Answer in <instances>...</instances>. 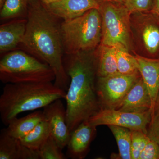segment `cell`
Masks as SVG:
<instances>
[{
    "mask_svg": "<svg viewBox=\"0 0 159 159\" xmlns=\"http://www.w3.org/2000/svg\"><path fill=\"white\" fill-rule=\"evenodd\" d=\"M25 34L21 45L29 54L47 63L55 75L54 84L68 90L70 78L65 69L61 24L41 0H30Z\"/></svg>",
    "mask_w": 159,
    "mask_h": 159,
    "instance_id": "1",
    "label": "cell"
},
{
    "mask_svg": "<svg viewBox=\"0 0 159 159\" xmlns=\"http://www.w3.org/2000/svg\"><path fill=\"white\" fill-rule=\"evenodd\" d=\"M94 51L63 57L65 69L70 78L65 99L67 124L70 132L101 109L97 92L98 60Z\"/></svg>",
    "mask_w": 159,
    "mask_h": 159,
    "instance_id": "2",
    "label": "cell"
},
{
    "mask_svg": "<svg viewBox=\"0 0 159 159\" xmlns=\"http://www.w3.org/2000/svg\"><path fill=\"white\" fill-rule=\"evenodd\" d=\"M66 94L52 82L6 84L0 97L1 120L8 125L20 114L44 108Z\"/></svg>",
    "mask_w": 159,
    "mask_h": 159,
    "instance_id": "3",
    "label": "cell"
},
{
    "mask_svg": "<svg viewBox=\"0 0 159 159\" xmlns=\"http://www.w3.org/2000/svg\"><path fill=\"white\" fill-rule=\"evenodd\" d=\"M66 55L95 51L101 43L102 20L99 9H94L61 24Z\"/></svg>",
    "mask_w": 159,
    "mask_h": 159,
    "instance_id": "4",
    "label": "cell"
},
{
    "mask_svg": "<svg viewBox=\"0 0 159 159\" xmlns=\"http://www.w3.org/2000/svg\"><path fill=\"white\" fill-rule=\"evenodd\" d=\"M55 79L48 65L25 51H10L0 61V80L5 84L52 82Z\"/></svg>",
    "mask_w": 159,
    "mask_h": 159,
    "instance_id": "5",
    "label": "cell"
},
{
    "mask_svg": "<svg viewBox=\"0 0 159 159\" xmlns=\"http://www.w3.org/2000/svg\"><path fill=\"white\" fill-rule=\"evenodd\" d=\"M102 20L100 44L112 46L130 52L134 51L131 31V13L123 4L99 0Z\"/></svg>",
    "mask_w": 159,
    "mask_h": 159,
    "instance_id": "6",
    "label": "cell"
},
{
    "mask_svg": "<svg viewBox=\"0 0 159 159\" xmlns=\"http://www.w3.org/2000/svg\"><path fill=\"white\" fill-rule=\"evenodd\" d=\"M146 12L131 13V31L134 54L156 58L159 51V25L152 15Z\"/></svg>",
    "mask_w": 159,
    "mask_h": 159,
    "instance_id": "7",
    "label": "cell"
},
{
    "mask_svg": "<svg viewBox=\"0 0 159 159\" xmlns=\"http://www.w3.org/2000/svg\"><path fill=\"white\" fill-rule=\"evenodd\" d=\"M140 76V74L128 75L118 72L97 77V92L101 109H117Z\"/></svg>",
    "mask_w": 159,
    "mask_h": 159,
    "instance_id": "8",
    "label": "cell"
},
{
    "mask_svg": "<svg viewBox=\"0 0 159 159\" xmlns=\"http://www.w3.org/2000/svg\"><path fill=\"white\" fill-rule=\"evenodd\" d=\"M152 119V112L125 111L114 109H101L88 121L94 126L116 125L131 130L141 131L147 134V129Z\"/></svg>",
    "mask_w": 159,
    "mask_h": 159,
    "instance_id": "9",
    "label": "cell"
},
{
    "mask_svg": "<svg viewBox=\"0 0 159 159\" xmlns=\"http://www.w3.org/2000/svg\"><path fill=\"white\" fill-rule=\"evenodd\" d=\"M44 119L51 129V135L61 149L66 147L71 132L66 122V110L61 99L51 102L43 108Z\"/></svg>",
    "mask_w": 159,
    "mask_h": 159,
    "instance_id": "10",
    "label": "cell"
},
{
    "mask_svg": "<svg viewBox=\"0 0 159 159\" xmlns=\"http://www.w3.org/2000/svg\"><path fill=\"white\" fill-rule=\"evenodd\" d=\"M97 134V127L88 120L80 123L73 131L67 145L66 157L72 159H83L87 155L91 143Z\"/></svg>",
    "mask_w": 159,
    "mask_h": 159,
    "instance_id": "11",
    "label": "cell"
},
{
    "mask_svg": "<svg viewBox=\"0 0 159 159\" xmlns=\"http://www.w3.org/2000/svg\"><path fill=\"white\" fill-rule=\"evenodd\" d=\"M54 16L63 20L73 19L91 9H99V0H58L46 5Z\"/></svg>",
    "mask_w": 159,
    "mask_h": 159,
    "instance_id": "12",
    "label": "cell"
},
{
    "mask_svg": "<svg viewBox=\"0 0 159 159\" xmlns=\"http://www.w3.org/2000/svg\"><path fill=\"white\" fill-rule=\"evenodd\" d=\"M134 54L139 73L150 95L152 116L159 91V58H148Z\"/></svg>",
    "mask_w": 159,
    "mask_h": 159,
    "instance_id": "13",
    "label": "cell"
},
{
    "mask_svg": "<svg viewBox=\"0 0 159 159\" xmlns=\"http://www.w3.org/2000/svg\"><path fill=\"white\" fill-rule=\"evenodd\" d=\"M151 108L150 95L145 82L140 76L117 109L125 111L141 112L151 111Z\"/></svg>",
    "mask_w": 159,
    "mask_h": 159,
    "instance_id": "14",
    "label": "cell"
},
{
    "mask_svg": "<svg viewBox=\"0 0 159 159\" xmlns=\"http://www.w3.org/2000/svg\"><path fill=\"white\" fill-rule=\"evenodd\" d=\"M26 18L15 19L0 26V53L13 51L22 43L26 30Z\"/></svg>",
    "mask_w": 159,
    "mask_h": 159,
    "instance_id": "15",
    "label": "cell"
},
{
    "mask_svg": "<svg viewBox=\"0 0 159 159\" xmlns=\"http://www.w3.org/2000/svg\"><path fill=\"white\" fill-rule=\"evenodd\" d=\"M0 159H39L37 151L23 145L20 139L11 136L6 128L0 134Z\"/></svg>",
    "mask_w": 159,
    "mask_h": 159,
    "instance_id": "16",
    "label": "cell"
},
{
    "mask_svg": "<svg viewBox=\"0 0 159 159\" xmlns=\"http://www.w3.org/2000/svg\"><path fill=\"white\" fill-rule=\"evenodd\" d=\"M44 119L43 112L35 111L22 118L16 117L12 119L6 129L11 136L20 139L34 129Z\"/></svg>",
    "mask_w": 159,
    "mask_h": 159,
    "instance_id": "17",
    "label": "cell"
},
{
    "mask_svg": "<svg viewBox=\"0 0 159 159\" xmlns=\"http://www.w3.org/2000/svg\"><path fill=\"white\" fill-rule=\"evenodd\" d=\"M99 47L98 51H96L98 60L97 77H105L118 73L116 48L101 44Z\"/></svg>",
    "mask_w": 159,
    "mask_h": 159,
    "instance_id": "18",
    "label": "cell"
},
{
    "mask_svg": "<svg viewBox=\"0 0 159 159\" xmlns=\"http://www.w3.org/2000/svg\"><path fill=\"white\" fill-rule=\"evenodd\" d=\"M51 134V127L44 119L30 132L20 139L26 147L37 151Z\"/></svg>",
    "mask_w": 159,
    "mask_h": 159,
    "instance_id": "19",
    "label": "cell"
},
{
    "mask_svg": "<svg viewBox=\"0 0 159 159\" xmlns=\"http://www.w3.org/2000/svg\"><path fill=\"white\" fill-rule=\"evenodd\" d=\"M30 0H6L1 9L2 20L27 17Z\"/></svg>",
    "mask_w": 159,
    "mask_h": 159,
    "instance_id": "20",
    "label": "cell"
},
{
    "mask_svg": "<svg viewBox=\"0 0 159 159\" xmlns=\"http://www.w3.org/2000/svg\"><path fill=\"white\" fill-rule=\"evenodd\" d=\"M116 141L119 148V158L132 159L131 130L116 125H108Z\"/></svg>",
    "mask_w": 159,
    "mask_h": 159,
    "instance_id": "21",
    "label": "cell"
},
{
    "mask_svg": "<svg viewBox=\"0 0 159 159\" xmlns=\"http://www.w3.org/2000/svg\"><path fill=\"white\" fill-rule=\"evenodd\" d=\"M116 56L119 73L128 75L140 74L135 55L126 50L116 48Z\"/></svg>",
    "mask_w": 159,
    "mask_h": 159,
    "instance_id": "22",
    "label": "cell"
},
{
    "mask_svg": "<svg viewBox=\"0 0 159 159\" xmlns=\"http://www.w3.org/2000/svg\"><path fill=\"white\" fill-rule=\"evenodd\" d=\"M62 151V149L51 134L37 151L39 159H66Z\"/></svg>",
    "mask_w": 159,
    "mask_h": 159,
    "instance_id": "23",
    "label": "cell"
},
{
    "mask_svg": "<svg viewBox=\"0 0 159 159\" xmlns=\"http://www.w3.org/2000/svg\"><path fill=\"white\" fill-rule=\"evenodd\" d=\"M148 139L147 135L143 132L131 130L132 159H139Z\"/></svg>",
    "mask_w": 159,
    "mask_h": 159,
    "instance_id": "24",
    "label": "cell"
},
{
    "mask_svg": "<svg viewBox=\"0 0 159 159\" xmlns=\"http://www.w3.org/2000/svg\"><path fill=\"white\" fill-rule=\"evenodd\" d=\"M153 0H123V4L131 13L151 10Z\"/></svg>",
    "mask_w": 159,
    "mask_h": 159,
    "instance_id": "25",
    "label": "cell"
},
{
    "mask_svg": "<svg viewBox=\"0 0 159 159\" xmlns=\"http://www.w3.org/2000/svg\"><path fill=\"white\" fill-rule=\"evenodd\" d=\"M139 159H159L158 144L149 138Z\"/></svg>",
    "mask_w": 159,
    "mask_h": 159,
    "instance_id": "26",
    "label": "cell"
},
{
    "mask_svg": "<svg viewBox=\"0 0 159 159\" xmlns=\"http://www.w3.org/2000/svg\"><path fill=\"white\" fill-rule=\"evenodd\" d=\"M147 135L159 145V116L151 119L147 129Z\"/></svg>",
    "mask_w": 159,
    "mask_h": 159,
    "instance_id": "27",
    "label": "cell"
},
{
    "mask_svg": "<svg viewBox=\"0 0 159 159\" xmlns=\"http://www.w3.org/2000/svg\"><path fill=\"white\" fill-rule=\"evenodd\" d=\"M151 10L154 14L157 15L159 17V0H153Z\"/></svg>",
    "mask_w": 159,
    "mask_h": 159,
    "instance_id": "28",
    "label": "cell"
},
{
    "mask_svg": "<svg viewBox=\"0 0 159 159\" xmlns=\"http://www.w3.org/2000/svg\"><path fill=\"white\" fill-rule=\"evenodd\" d=\"M159 116V91L158 93L153 113L152 114V119L154 117Z\"/></svg>",
    "mask_w": 159,
    "mask_h": 159,
    "instance_id": "29",
    "label": "cell"
},
{
    "mask_svg": "<svg viewBox=\"0 0 159 159\" xmlns=\"http://www.w3.org/2000/svg\"><path fill=\"white\" fill-rule=\"evenodd\" d=\"M44 4L46 5H48L51 3L54 2H56L58 0H41Z\"/></svg>",
    "mask_w": 159,
    "mask_h": 159,
    "instance_id": "30",
    "label": "cell"
},
{
    "mask_svg": "<svg viewBox=\"0 0 159 159\" xmlns=\"http://www.w3.org/2000/svg\"><path fill=\"white\" fill-rule=\"evenodd\" d=\"M6 1V0H0V9H1L2 7Z\"/></svg>",
    "mask_w": 159,
    "mask_h": 159,
    "instance_id": "31",
    "label": "cell"
},
{
    "mask_svg": "<svg viewBox=\"0 0 159 159\" xmlns=\"http://www.w3.org/2000/svg\"><path fill=\"white\" fill-rule=\"evenodd\" d=\"M108 1H112V2H118L121 3L122 4L123 3V0H108Z\"/></svg>",
    "mask_w": 159,
    "mask_h": 159,
    "instance_id": "32",
    "label": "cell"
}]
</instances>
